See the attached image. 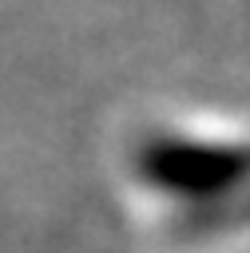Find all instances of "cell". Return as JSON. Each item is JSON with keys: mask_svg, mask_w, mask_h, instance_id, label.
I'll return each mask as SVG.
<instances>
[{"mask_svg": "<svg viewBox=\"0 0 250 253\" xmlns=\"http://www.w3.org/2000/svg\"><path fill=\"white\" fill-rule=\"evenodd\" d=\"M139 174L159 190L210 198L250 178V142L151 138L139 150Z\"/></svg>", "mask_w": 250, "mask_h": 253, "instance_id": "6da1fadb", "label": "cell"}]
</instances>
